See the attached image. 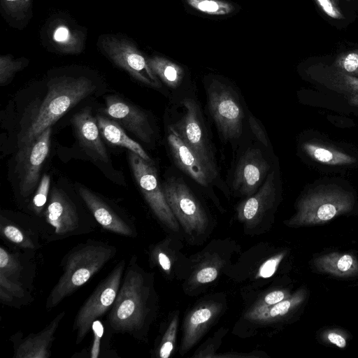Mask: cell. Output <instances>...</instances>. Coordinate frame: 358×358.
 <instances>
[{
  "label": "cell",
  "instance_id": "cell-1",
  "mask_svg": "<svg viewBox=\"0 0 358 358\" xmlns=\"http://www.w3.org/2000/svg\"><path fill=\"white\" fill-rule=\"evenodd\" d=\"M94 90L92 82L85 78H62L48 85V93L38 113L19 138V147L29 143L46 128Z\"/></svg>",
  "mask_w": 358,
  "mask_h": 358
},
{
  "label": "cell",
  "instance_id": "cell-2",
  "mask_svg": "<svg viewBox=\"0 0 358 358\" xmlns=\"http://www.w3.org/2000/svg\"><path fill=\"white\" fill-rule=\"evenodd\" d=\"M114 254L113 247L100 243H88L74 249L69 253L63 273L48 298L46 308L57 306L83 285Z\"/></svg>",
  "mask_w": 358,
  "mask_h": 358
},
{
  "label": "cell",
  "instance_id": "cell-3",
  "mask_svg": "<svg viewBox=\"0 0 358 358\" xmlns=\"http://www.w3.org/2000/svg\"><path fill=\"white\" fill-rule=\"evenodd\" d=\"M149 288L134 262H130L108 316L111 329L134 334L143 327L148 314Z\"/></svg>",
  "mask_w": 358,
  "mask_h": 358
},
{
  "label": "cell",
  "instance_id": "cell-4",
  "mask_svg": "<svg viewBox=\"0 0 358 358\" xmlns=\"http://www.w3.org/2000/svg\"><path fill=\"white\" fill-rule=\"evenodd\" d=\"M354 203L352 194L340 187L318 188L301 199L296 213L287 224L298 227L324 224L350 211Z\"/></svg>",
  "mask_w": 358,
  "mask_h": 358
},
{
  "label": "cell",
  "instance_id": "cell-5",
  "mask_svg": "<svg viewBox=\"0 0 358 358\" xmlns=\"http://www.w3.org/2000/svg\"><path fill=\"white\" fill-rule=\"evenodd\" d=\"M124 266V260H121L80 308L73 324V330L77 331V344L92 328L96 319L102 316L113 304L120 287Z\"/></svg>",
  "mask_w": 358,
  "mask_h": 358
},
{
  "label": "cell",
  "instance_id": "cell-6",
  "mask_svg": "<svg viewBox=\"0 0 358 358\" xmlns=\"http://www.w3.org/2000/svg\"><path fill=\"white\" fill-rule=\"evenodd\" d=\"M162 186L171 211L185 231L189 235L203 233L208 226L207 215L186 183L173 177Z\"/></svg>",
  "mask_w": 358,
  "mask_h": 358
},
{
  "label": "cell",
  "instance_id": "cell-7",
  "mask_svg": "<svg viewBox=\"0 0 358 358\" xmlns=\"http://www.w3.org/2000/svg\"><path fill=\"white\" fill-rule=\"evenodd\" d=\"M209 111L225 140L241 136L244 113L236 93L229 86L218 81L207 90Z\"/></svg>",
  "mask_w": 358,
  "mask_h": 358
},
{
  "label": "cell",
  "instance_id": "cell-8",
  "mask_svg": "<svg viewBox=\"0 0 358 358\" xmlns=\"http://www.w3.org/2000/svg\"><path fill=\"white\" fill-rule=\"evenodd\" d=\"M128 158L136 183L154 214L168 228L178 231V222L166 201L152 163L131 151H129Z\"/></svg>",
  "mask_w": 358,
  "mask_h": 358
},
{
  "label": "cell",
  "instance_id": "cell-9",
  "mask_svg": "<svg viewBox=\"0 0 358 358\" xmlns=\"http://www.w3.org/2000/svg\"><path fill=\"white\" fill-rule=\"evenodd\" d=\"M182 105L185 108L184 113L172 128L184 143L217 176L214 154L200 108L196 101L190 99H184Z\"/></svg>",
  "mask_w": 358,
  "mask_h": 358
},
{
  "label": "cell",
  "instance_id": "cell-10",
  "mask_svg": "<svg viewBox=\"0 0 358 358\" xmlns=\"http://www.w3.org/2000/svg\"><path fill=\"white\" fill-rule=\"evenodd\" d=\"M51 127L46 128L29 143L19 147L16 155V173L21 194L29 196L36 187L41 168L50 150Z\"/></svg>",
  "mask_w": 358,
  "mask_h": 358
},
{
  "label": "cell",
  "instance_id": "cell-11",
  "mask_svg": "<svg viewBox=\"0 0 358 358\" xmlns=\"http://www.w3.org/2000/svg\"><path fill=\"white\" fill-rule=\"evenodd\" d=\"M270 169V164L262 151L248 149L240 158L235 170L233 187L242 196H250L259 189Z\"/></svg>",
  "mask_w": 358,
  "mask_h": 358
},
{
  "label": "cell",
  "instance_id": "cell-12",
  "mask_svg": "<svg viewBox=\"0 0 358 358\" xmlns=\"http://www.w3.org/2000/svg\"><path fill=\"white\" fill-rule=\"evenodd\" d=\"M106 104V111L110 117L143 142H152L154 131L143 111L115 96H107Z\"/></svg>",
  "mask_w": 358,
  "mask_h": 358
},
{
  "label": "cell",
  "instance_id": "cell-13",
  "mask_svg": "<svg viewBox=\"0 0 358 358\" xmlns=\"http://www.w3.org/2000/svg\"><path fill=\"white\" fill-rule=\"evenodd\" d=\"M167 140L176 165L199 185L203 187L210 185L217 176L184 143L172 127L169 128Z\"/></svg>",
  "mask_w": 358,
  "mask_h": 358
},
{
  "label": "cell",
  "instance_id": "cell-14",
  "mask_svg": "<svg viewBox=\"0 0 358 358\" xmlns=\"http://www.w3.org/2000/svg\"><path fill=\"white\" fill-rule=\"evenodd\" d=\"M276 197L275 172L268 173L263 185L238 208V217L248 226L255 225L273 206Z\"/></svg>",
  "mask_w": 358,
  "mask_h": 358
},
{
  "label": "cell",
  "instance_id": "cell-15",
  "mask_svg": "<svg viewBox=\"0 0 358 358\" xmlns=\"http://www.w3.org/2000/svg\"><path fill=\"white\" fill-rule=\"evenodd\" d=\"M45 217L58 235L69 234L78 226V215L73 203L62 189L56 187L51 191Z\"/></svg>",
  "mask_w": 358,
  "mask_h": 358
},
{
  "label": "cell",
  "instance_id": "cell-16",
  "mask_svg": "<svg viewBox=\"0 0 358 358\" xmlns=\"http://www.w3.org/2000/svg\"><path fill=\"white\" fill-rule=\"evenodd\" d=\"M71 122L80 145L92 157L107 162L108 154L101 141L96 120L92 116L91 108L86 107L76 113Z\"/></svg>",
  "mask_w": 358,
  "mask_h": 358
},
{
  "label": "cell",
  "instance_id": "cell-17",
  "mask_svg": "<svg viewBox=\"0 0 358 358\" xmlns=\"http://www.w3.org/2000/svg\"><path fill=\"white\" fill-rule=\"evenodd\" d=\"M312 78L316 83L341 94L350 103L358 107V78L334 66H315Z\"/></svg>",
  "mask_w": 358,
  "mask_h": 358
},
{
  "label": "cell",
  "instance_id": "cell-18",
  "mask_svg": "<svg viewBox=\"0 0 358 358\" xmlns=\"http://www.w3.org/2000/svg\"><path fill=\"white\" fill-rule=\"evenodd\" d=\"M78 192L96 220L105 229L126 236L134 234L128 223L94 192L85 187H80Z\"/></svg>",
  "mask_w": 358,
  "mask_h": 358
},
{
  "label": "cell",
  "instance_id": "cell-19",
  "mask_svg": "<svg viewBox=\"0 0 358 358\" xmlns=\"http://www.w3.org/2000/svg\"><path fill=\"white\" fill-rule=\"evenodd\" d=\"M65 313H60L42 331L29 335L19 344L15 351L16 358H48L55 333Z\"/></svg>",
  "mask_w": 358,
  "mask_h": 358
},
{
  "label": "cell",
  "instance_id": "cell-20",
  "mask_svg": "<svg viewBox=\"0 0 358 358\" xmlns=\"http://www.w3.org/2000/svg\"><path fill=\"white\" fill-rule=\"evenodd\" d=\"M220 309V306L215 303H208L194 309L189 315L185 323L181 353L191 348L197 342L218 314Z\"/></svg>",
  "mask_w": 358,
  "mask_h": 358
},
{
  "label": "cell",
  "instance_id": "cell-21",
  "mask_svg": "<svg viewBox=\"0 0 358 358\" xmlns=\"http://www.w3.org/2000/svg\"><path fill=\"white\" fill-rule=\"evenodd\" d=\"M306 293L299 290L292 296L273 304L266 305L258 303L246 315L248 320L259 322H271L287 315L305 299Z\"/></svg>",
  "mask_w": 358,
  "mask_h": 358
},
{
  "label": "cell",
  "instance_id": "cell-22",
  "mask_svg": "<svg viewBox=\"0 0 358 358\" xmlns=\"http://www.w3.org/2000/svg\"><path fill=\"white\" fill-rule=\"evenodd\" d=\"M96 120L101 135L106 140L129 150L150 163L152 162L141 145L130 138L117 122L101 115H97Z\"/></svg>",
  "mask_w": 358,
  "mask_h": 358
},
{
  "label": "cell",
  "instance_id": "cell-23",
  "mask_svg": "<svg viewBox=\"0 0 358 358\" xmlns=\"http://www.w3.org/2000/svg\"><path fill=\"white\" fill-rule=\"evenodd\" d=\"M315 266L324 273L338 277L358 275V261L348 253L332 252L315 259Z\"/></svg>",
  "mask_w": 358,
  "mask_h": 358
},
{
  "label": "cell",
  "instance_id": "cell-24",
  "mask_svg": "<svg viewBox=\"0 0 358 358\" xmlns=\"http://www.w3.org/2000/svg\"><path fill=\"white\" fill-rule=\"evenodd\" d=\"M303 149L313 161L327 166H346L356 162L350 155L337 148L315 141L303 144Z\"/></svg>",
  "mask_w": 358,
  "mask_h": 358
},
{
  "label": "cell",
  "instance_id": "cell-25",
  "mask_svg": "<svg viewBox=\"0 0 358 358\" xmlns=\"http://www.w3.org/2000/svg\"><path fill=\"white\" fill-rule=\"evenodd\" d=\"M185 5L208 17H228L238 11V6L226 0H183Z\"/></svg>",
  "mask_w": 358,
  "mask_h": 358
},
{
  "label": "cell",
  "instance_id": "cell-26",
  "mask_svg": "<svg viewBox=\"0 0 358 358\" xmlns=\"http://www.w3.org/2000/svg\"><path fill=\"white\" fill-rule=\"evenodd\" d=\"M148 64L154 73L170 87H177L183 79L184 71L182 69L167 59H153Z\"/></svg>",
  "mask_w": 358,
  "mask_h": 358
},
{
  "label": "cell",
  "instance_id": "cell-27",
  "mask_svg": "<svg viewBox=\"0 0 358 358\" xmlns=\"http://www.w3.org/2000/svg\"><path fill=\"white\" fill-rule=\"evenodd\" d=\"M22 269L18 258L3 247L0 249V273L6 277L17 278Z\"/></svg>",
  "mask_w": 358,
  "mask_h": 358
},
{
  "label": "cell",
  "instance_id": "cell-28",
  "mask_svg": "<svg viewBox=\"0 0 358 358\" xmlns=\"http://www.w3.org/2000/svg\"><path fill=\"white\" fill-rule=\"evenodd\" d=\"M332 66L358 78V50L341 54L337 57Z\"/></svg>",
  "mask_w": 358,
  "mask_h": 358
},
{
  "label": "cell",
  "instance_id": "cell-29",
  "mask_svg": "<svg viewBox=\"0 0 358 358\" xmlns=\"http://www.w3.org/2000/svg\"><path fill=\"white\" fill-rule=\"evenodd\" d=\"M178 323V315H176L170 322L160 344L159 355L161 358H168L174 348Z\"/></svg>",
  "mask_w": 358,
  "mask_h": 358
},
{
  "label": "cell",
  "instance_id": "cell-30",
  "mask_svg": "<svg viewBox=\"0 0 358 358\" xmlns=\"http://www.w3.org/2000/svg\"><path fill=\"white\" fill-rule=\"evenodd\" d=\"M1 234L10 241L19 245L21 247L34 248V245L30 238H29L23 231L13 224L1 223Z\"/></svg>",
  "mask_w": 358,
  "mask_h": 358
},
{
  "label": "cell",
  "instance_id": "cell-31",
  "mask_svg": "<svg viewBox=\"0 0 358 358\" xmlns=\"http://www.w3.org/2000/svg\"><path fill=\"white\" fill-rule=\"evenodd\" d=\"M23 291L20 284L0 273V296L2 301L9 302L13 296L22 297Z\"/></svg>",
  "mask_w": 358,
  "mask_h": 358
},
{
  "label": "cell",
  "instance_id": "cell-32",
  "mask_svg": "<svg viewBox=\"0 0 358 358\" xmlns=\"http://www.w3.org/2000/svg\"><path fill=\"white\" fill-rule=\"evenodd\" d=\"M50 184V176L44 174L38 185L35 195L32 200V208L36 213H40L45 204L48 199Z\"/></svg>",
  "mask_w": 358,
  "mask_h": 358
},
{
  "label": "cell",
  "instance_id": "cell-33",
  "mask_svg": "<svg viewBox=\"0 0 358 358\" xmlns=\"http://www.w3.org/2000/svg\"><path fill=\"white\" fill-rule=\"evenodd\" d=\"M315 1L329 17L336 20L344 18V15L338 8L336 0H315Z\"/></svg>",
  "mask_w": 358,
  "mask_h": 358
},
{
  "label": "cell",
  "instance_id": "cell-34",
  "mask_svg": "<svg viewBox=\"0 0 358 358\" xmlns=\"http://www.w3.org/2000/svg\"><path fill=\"white\" fill-rule=\"evenodd\" d=\"M284 253H280L266 260L259 268V275L264 278L272 276L277 267L284 257Z\"/></svg>",
  "mask_w": 358,
  "mask_h": 358
},
{
  "label": "cell",
  "instance_id": "cell-35",
  "mask_svg": "<svg viewBox=\"0 0 358 358\" xmlns=\"http://www.w3.org/2000/svg\"><path fill=\"white\" fill-rule=\"evenodd\" d=\"M250 127L257 138L265 146L269 145L268 136L261 122L252 115L249 117Z\"/></svg>",
  "mask_w": 358,
  "mask_h": 358
},
{
  "label": "cell",
  "instance_id": "cell-36",
  "mask_svg": "<svg viewBox=\"0 0 358 358\" xmlns=\"http://www.w3.org/2000/svg\"><path fill=\"white\" fill-rule=\"evenodd\" d=\"M20 66L17 64H14L8 60H1L0 83L1 85H6L11 78L14 73L20 69Z\"/></svg>",
  "mask_w": 358,
  "mask_h": 358
},
{
  "label": "cell",
  "instance_id": "cell-37",
  "mask_svg": "<svg viewBox=\"0 0 358 358\" xmlns=\"http://www.w3.org/2000/svg\"><path fill=\"white\" fill-rule=\"evenodd\" d=\"M217 270L214 267H205L196 273V279L199 283L210 282L216 279Z\"/></svg>",
  "mask_w": 358,
  "mask_h": 358
},
{
  "label": "cell",
  "instance_id": "cell-38",
  "mask_svg": "<svg viewBox=\"0 0 358 358\" xmlns=\"http://www.w3.org/2000/svg\"><path fill=\"white\" fill-rule=\"evenodd\" d=\"M287 297H289V296L285 291L275 290L268 293L259 303L266 305H273L285 299Z\"/></svg>",
  "mask_w": 358,
  "mask_h": 358
},
{
  "label": "cell",
  "instance_id": "cell-39",
  "mask_svg": "<svg viewBox=\"0 0 358 358\" xmlns=\"http://www.w3.org/2000/svg\"><path fill=\"white\" fill-rule=\"evenodd\" d=\"M327 339L331 343L341 348H345L347 344L345 338L336 331H329L327 334Z\"/></svg>",
  "mask_w": 358,
  "mask_h": 358
},
{
  "label": "cell",
  "instance_id": "cell-40",
  "mask_svg": "<svg viewBox=\"0 0 358 358\" xmlns=\"http://www.w3.org/2000/svg\"><path fill=\"white\" fill-rule=\"evenodd\" d=\"M157 261L162 269L165 271L169 272L171 269V260L168 257V256L164 252H158L157 253Z\"/></svg>",
  "mask_w": 358,
  "mask_h": 358
},
{
  "label": "cell",
  "instance_id": "cell-41",
  "mask_svg": "<svg viewBox=\"0 0 358 358\" xmlns=\"http://www.w3.org/2000/svg\"><path fill=\"white\" fill-rule=\"evenodd\" d=\"M54 38L55 41L59 42H64L66 41L69 38V31L65 27H59L58 28L54 34Z\"/></svg>",
  "mask_w": 358,
  "mask_h": 358
},
{
  "label": "cell",
  "instance_id": "cell-42",
  "mask_svg": "<svg viewBox=\"0 0 358 358\" xmlns=\"http://www.w3.org/2000/svg\"><path fill=\"white\" fill-rule=\"evenodd\" d=\"M7 1H16V0H7Z\"/></svg>",
  "mask_w": 358,
  "mask_h": 358
},
{
  "label": "cell",
  "instance_id": "cell-43",
  "mask_svg": "<svg viewBox=\"0 0 358 358\" xmlns=\"http://www.w3.org/2000/svg\"><path fill=\"white\" fill-rule=\"evenodd\" d=\"M344 1H349L350 0H344Z\"/></svg>",
  "mask_w": 358,
  "mask_h": 358
}]
</instances>
